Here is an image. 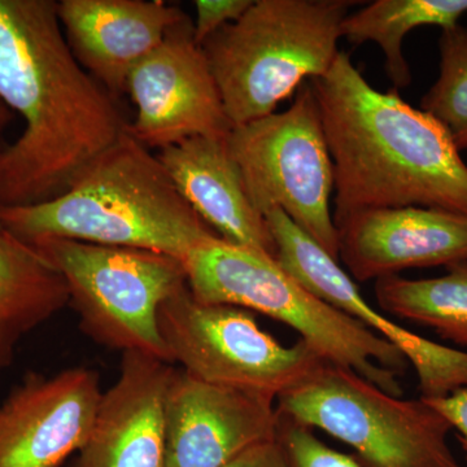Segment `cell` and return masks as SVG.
I'll return each instance as SVG.
<instances>
[{
	"label": "cell",
	"mask_w": 467,
	"mask_h": 467,
	"mask_svg": "<svg viewBox=\"0 0 467 467\" xmlns=\"http://www.w3.org/2000/svg\"><path fill=\"white\" fill-rule=\"evenodd\" d=\"M0 99L26 122L0 150V209L63 195L128 130L70 50L55 0H0Z\"/></svg>",
	"instance_id": "obj_1"
},
{
	"label": "cell",
	"mask_w": 467,
	"mask_h": 467,
	"mask_svg": "<svg viewBox=\"0 0 467 467\" xmlns=\"http://www.w3.org/2000/svg\"><path fill=\"white\" fill-rule=\"evenodd\" d=\"M310 82L333 160L335 223L379 208L467 214V165L434 117L398 88L378 91L344 51Z\"/></svg>",
	"instance_id": "obj_2"
},
{
	"label": "cell",
	"mask_w": 467,
	"mask_h": 467,
	"mask_svg": "<svg viewBox=\"0 0 467 467\" xmlns=\"http://www.w3.org/2000/svg\"><path fill=\"white\" fill-rule=\"evenodd\" d=\"M0 226L24 242L51 236L182 261L218 236L184 201L158 155L128 130L63 195L0 209Z\"/></svg>",
	"instance_id": "obj_3"
},
{
	"label": "cell",
	"mask_w": 467,
	"mask_h": 467,
	"mask_svg": "<svg viewBox=\"0 0 467 467\" xmlns=\"http://www.w3.org/2000/svg\"><path fill=\"white\" fill-rule=\"evenodd\" d=\"M352 0H254L202 48L233 128L276 112L331 69Z\"/></svg>",
	"instance_id": "obj_4"
},
{
	"label": "cell",
	"mask_w": 467,
	"mask_h": 467,
	"mask_svg": "<svg viewBox=\"0 0 467 467\" xmlns=\"http://www.w3.org/2000/svg\"><path fill=\"white\" fill-rule=\"evenodd\" d=\"M183 264L195 299L282 322L326 362L355 371L384 392L404 395L399 376L409 362L400 350L306 290L275 257L214 236L193 248Z\"/></svg>",
	"instance_id": "obj_5"
},
{
	"label": "cell",
	"mask_w": 467,
	"mask_h": 467,
	"mask_svg": "<svg viewBox=\"0 0 467 467\" xmlns=\"http://www.w3.org/2000/svg\"><path fill=\"white\" fill-rule=\"evenodd\" d=\"M276 410L348 445L361 467H465L448 444L451 423L431 404L402 400L330 362L282 393Z\"/></svg>",
	"instance_id": "obj_6"
},
{
	"label": "cell",
	"mask_w": 467,
	"mask_h": 467,
	"mask_svg": "<svg viewBox=\"0 0 467 467\" xmlns=\"http://www.w3.org/2000/svg\"><path fill=\"white\" fill-rule=\"evenodd\" d=\"M26 243L66 279L69 304L92 340L171 364L160 334L159 309L187 285L182 260L51 236Z\"/></svg>",
	"instance_id": "obj_7"
},
{
	"label": "cell",
	"mask_w": 467,
	"mask_h": 467,
	"mask_svg": "<svg viewBox=\"0 0 467 467\" xmlns=\"http://www.w3.org/2000/svg\"><path fill=\"white\" fill-rule=\"evenodd\" d=\"M227 144L257 211L265 216L281 209L339 261L333 160L312 82L301 85L284 112L233 128Z\"/></svg>",
	"instance_id": "obj_8"
},
{
	"label": "cell",
	"mask_w": 467,
	"mask_h": 467,
	"mask_svg": "<svg viewBox=\"0 0 467 467\" xmlns=\"http://www.w3.org/2000/svg\"><path fill=\"white\" fill-rule=\"evenodd\" d=\"M159 327L171 364L177 362L190 376L275 400L325 362L304 340L279 343L251 310L202 303L189 285L161 304Z\"/></svg>",
	"instance_id": "obj_9"
},
{
	"label": "cell",
	"mask_w": 467,
	"mask_h": 467,
	"mask_svg": "<svg viewBox=\"0 0 467 467\" xmlns=\"http://www.w3.org/2000/svg\"><path fill=\"white\" fill-rule=\"evenodd\" d=\"M126 94L137 107L128 131L147 149H167L193 137H225L233 126L192 18L171 26L133 67Z\"/></svg>",
	"instance_id": "obj_10"
},
{
	"label": "cell",
	"mask_w": 467,
	"mask_h": 467,
	"mask_svg": "<svg viewBox=\"0 0 467 467\" xmlns=\"http://www.w3.org/2000/svg\"><path fill=\"white\" fill-rule=\"evenodd\" d=\"M275 261L306 290L399 348L413 367L420 399L441 400L467 389V350L411 333L362 296L352 276L281 209L265 214Z\"/></svg>",
	"instance_id": "obj_11"
},
{
	"label": "cell",
	"mask_w": 467,
	"mask_h": 467,
	"mask_svg": "<svg viewBox=\"0 0 467 467\" xmlns=\"http://www.w3.org/2000/svg\"><path fill=\"white\" fill-rule=\"evenodd\" d=\"M164 467H223L278 439L276 400L173 368L164 401Z\"/></svg>",
	"instance_id": "obj_12"
},
{
	"label": "cell",
	"mask_w": 467,
	"mask_h": 467,
	"mask_svg": "<svg viewBox=\"0 0 467 467\" xmlns=\"http://www.w3.org/2000/svg\"><path fill=\"white\" fill-rule=\"evenodd\" d=\"M101 395L92 368L27 374L0 402V467H58L78 453Z\"/></svg>",
	"instance_id": "obj_13"
},
{
	"label": "cell",
	"mask_w": 467,
	"mask_h": 467,
	"mask_svg": "<svg viewBox=\"0 0 467 467\" xmlns=\"http://www.w3.org/2000/svg\"><path fill=\"white\" fill-rule=\"evenodd\" d=\"M335 225L339 261L359 282L467 263V214L425 207L368 209Z\"/></svg>",
	"instance_id": "obj_14"
},
{
	"label": "cell",
	"mask_w": 467,
	"mask_h": 467,
	"mask_svg": "<svg viewBox=\"0 0 467 467\" xmlns=\"http://www.w3.org/2000/svg\"><path fill=\"white\" fill-rule=\"evenodd\" d=\"M173 368L146 353L124 352L73 467H164V401Z\"/></svg>",
	"instance_id": "obj_15"
},
{
	"label": "cell",
	"mask_w": 467,
	"mask_h": 467,
	"mask_svg": "<svg viewBox=\"0 0 467 467\" xmlns=\"http://www.w3.org/2000/svg\"><path fill=\"white\" fill-rule=\"evenodd\" d=\"M57 15L78 63L117 100L133 67L187 16L161 0H60Z\"/></svg>",
	"instance_id": "obj_16"
},
{
	"label": "cell",
	"mask_w": 467,
	"mask_h": 467,
	"mask_svg": "<svg viewBox=\"0 0 467 467\" xmlns=\"http://www.w3.org/2000/svg\"><path fill=\"white\" fill-rule=\"evenodd\" d=\"M227 135L189 138L160 150L158 158L184 201L223 241L275 257V238L252 204Z\"/></svg>",
	"instance_id": "obj_17"
},
{
	"label": "cell",
	"mask_w": 467,
	"mask_h": 467,
	"mask_svg": "<svg viewBox=\"0 0 467 467\" xmlns=\"http://www.w3.org/2000/svg\"><path fill=\"white\" fill-rule=\"evenodd\" d=\"M67 304L63 275L29 243L0 229V370L14 364L24 337Z\"/></svg>",
	"instance_id": "obj_18"
},
{
	"label": "cell",
	"mask_w": 467,
	"mask_h": 467,
	"mask_svg": "<svg viewBox=\"0 0 467 467\" xmlns=\"http://www.w3.org/2000/svg\"><path fill=\"white\" fill-rule=\"evenodd\" d=\"M467 12V0H376L344 18L342 38L352 45L374 42L384 55L393 88H407L410 67L402 52L405 36L420 26L441 30L457 26Z\"/></svg>",
	"instance_id": "obj_19"
},
{
	"label": "cell",
	"mask_w": 467,
	"mask_h": 467,
	"mask_svg": "<svg viewBox=\"0 0 467 467\" xmlns=\"http://www.w3.org/2000/svg\"><path fill=\"white\" fill-rule=\"evenodd\" d=\"M374 292L382 312L427 326L467 348V263L447 267L436 278L386 276L376 281Z\"/></svg>",
	"instance_id": "obj_20"
},
{
	"label": "cell",
	"mask_w": 467,
	"mask_h": 467,
	"mask_svg": "<svg viewBox=\"0 0 467 467\" xmlns=\"http://www.w3.org/2000/svg\"><path fill=\"white\" fill-rule=\"evenodd\" d=\"M439 50L441 73L420 109L434 117L461 152L467 149V27L441 30Z\"/></svg>",
	"instance_id": "obj_21"
},
{
	"label": "cell",
	"mask_w": 467,
	"mask_h": 467,
	"mask_svg": "<svg viewBox=\"0 0 467 467\" xmlns=\"http://www.w3.org/2000/svg\"><path fill=\"white\" fill-rule=\"evenodd\" d=\"M278 439L290 467H361L353 456L325 444L313 430L281 416Z\"/></svg>",
	"instance_id": "obj_22"
},
{
	"label": "cell",
	"mask_w": 467,
	"mask_h": 467,
	"mask_svg": "<svg viewBox=\"0 0 467 467\" xmlns=\"http://www.w3.org/2000/svg\"><path fill=\"white\" fill-rule=\"evenodd\" d=\"M254 0H196L193 34L202 45L209 36L229 24L235 23L250 9Z\"/></svg>",
	"instance_id": "obj_23"
},
{
	"label": "cell",
	"mask_w": 467,
	"mask_h": 467,
	"mask_svg": "<svg viewBox=\"0 0 467 467\" xmlns=\"http://www.w3.org/2000/svg\"><path fill=\"white\" fill-rule=\"evenodd\" d=\"M223 467H290L279 439L256 445Z\"/></svg>",
	"instance_id": "obj_24"
},
{
	"label": "cell",
	"mask_w": 467,
	"mask_h": 467,
	"mask_svg": "<svg viewBox=\"0 0 467 467\" xmlns=\"http://www.w3.org/2000/svg\"><path fill=\"white\" fill-rule=\"evenodd\" d=\"M447 418L451 430L457 431L463 450L467 451V389L441 400L427 401Z\"/></svg>",
	"instance_id": "obj_25"
},
{
	"label": "cell",
	"mask_w": 467,
	"mask_h": 467,
	"mask_svg": "<svg viewBox=\"0 0 467 467\" xmlns=\"http://www.w3.org/2000/svg\"><path fill=\"white\" fill-rule=\"evenodd\" d=\"M15 112L12 109H9L7 106H5V101L0 99V140H2V134L5 133L7 126L14 121ZM0 150H2V144H0ZM2 229V226H0Z\"/></svg>",
	"instance_id": "obj_26"
}]
</instances>
